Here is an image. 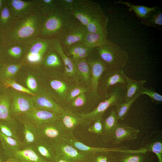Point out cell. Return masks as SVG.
<instances>
[{"instance_id": "1", "label": "cell", "mask_w": 162, "mask_h": 162, "mask_svg": "<svg viewBox=\"0 0 162 162\" xmlns=\"http://www.w3.org/2000/svg\"><path fill=\"white\" fill-rule=\"evenodd\" d=\"M45 17L37 10L15 20L8 28L1 32L2 46L23 45L39 37Z\"/></svg>"}, {"instance_id": "2", "label": "cell", "mask_w": 162, "mask_h": 162, "mask_svg": "<svg viewBox=\"0 0 162 162\" xmlns=\"http://www.w3.org/2000/svg\"><path fill=\"white\" fill-rule=\"evenodd\" d=\"M94 49L105 63L107 70H123L127 64L128 52L109 40Z\"/></svg>"}, {"instance_id": "3", "label": "cell", "mask_w": 162, "mask_h": 162, "mask_svg": "<svg viewBox=\"0 0 162 162\" xmlns=\"http://www.w3.org/2000/svg\"><path fill=\"white\" fill-rule=\"evenodd\" d=\"M70 13L60 9L46 16L43 23L40 37L56 38L75 19Z\"/></svg>"}, {"instance_id": "4", "label": "cell", "mask_w": 162, "mask_h": 162, "mask_svg": "<svg viewBox=\"0 0 162 162\" xmlns=\"http://www.w3.org/2000/svg\"><path fill=\"white\" fill-rule=\"evenodd\" d=\"M53 39L38 37L23 45L24 58L22 62L31 65H41L48 52L52 48Z\"/></svg>"}, {"instance_id": "5", "label": "cell", "mask_w": 162, "mask_h": 162, "mask_svg": "<svg viewBox=\"0 0 162 162\" xmlns=\"http://www.w3.org/2000/svg\"><path fill=\"white\" fill-rule=\"evenodd\" d=\"M110 90L107 98L100 102L92 111L87 113H77L93 122L103 118L104 113L109 107L113 106H116L124 102L126 86L118 84L111 87Z\"/></svg>"}, {"instance_id": "6", "label": "cell", "mask_w": 162, "mask_h": 162, "mask_svg": "<svg viewBox=\"0 0 162 162\" xmlns=\"http://www.w3.org/2000/svg\"><path fill=\"white\" fill-rule=\"evenodd\" d=\"M86 59L91 70L89 94L92 101L97 106L102 101V100L98 91L99 80L103 73L107 70V69L105 63L100 58L94 48L92 50Z\"/></svg>"}, {"instance_id": "7", "label": "cell", "mask_w": 162, "mask_h": 162, "mask_svg": "<svg viewBox=\"0 0 162 162\" xmlns=\"http://www.w3.org/2000/svg\"><path fill=\"white\" fill-rule=\"evenodd\" d=\"M53 78L49 80L50 90L46 92L64 109L68 92L77 83L74 80L65 77L63 72L60 73L57 77Z\"/></svg>"}, {"instance_id": "8", "label": "cell", "mask_w": 162, "mask_h": 162, "mask_svg": "<svg viewBox=\"0 0 162 162\" xmlns=\"http://www.w3.org/2000/svg\"><path fill=\"white\" fill-rule=\"evenodd\" d=\"M97 3L89 0H75L72 15L84 26L104 13Z\"/></svg>"}, {"instance_id": "9", "label": "cell", "mask_w": 162, "mask_h": 162, "mask_svg": "<svg viewBox=\"0 0 162 162\" xmlns=\"http://www.w3.org/2000/svg\"><path fill=\"white\" fill-rule=\"evenodd\" d=\"M87 32L86 27L75 18L56 38L64 49L82 41Z\"/></svg>"}, {"instance_id": "10", "label": "cell", "mask_w": 162, "mask_h": 162, "mask_svg": "<svg viewBox=\"0 0 162 162\" xmlns=\"http://www.w3.org/2000/svg\"><path fill=\"white\" fill-rule=\"evenodd\" d=\"M123 70H107L101 76L98 85V93L102 99H106L109 89L112 86L118 84L126 86L125 79L122 74Z\"/></svg>"}, {"instance_id": "11", "label": "cell", "mask_w": 162, "mask_h": 162, "mask_svg": "<svg viewBox=\"0 0 162 162\" xmlns=\"http://www.w3.org/2000/svg\"><path fill=\"white\" fill-rule=\"evenodd\" d=\"M37 127L40 138L47 140L53 144L64 140L65 137L70 134L67 132L63 128L59 120Z\"/></svg>"}, {"instance_id": "12", "label": "cell", "mask_w": 162, "mask_h": 162, "mask_svg": "<svg viewBox=\"0 0 162 162\" xmlns=\"http://www.w3.org/2000/svg\"><path fill=\"white\" fill-rule=\"evenodd\" d=\"M11 98L10 112L12 116L18 117L35 108L30 97L21 93H10Z\"/></svg>"}, {"instance_id": "13", "label": "cell", "mask_w": 162, "mask_h": 162, "mask_svg": "<svg viewBox=\"0 0 162 162\" xmlns=\"http://www.w3.org/2000/svg\"><path fill=\"white\" fill-rule=\"evenodd\" d=\"M60 114L50 111L35 108L19 116L23 118L37 127L58 120Z\"/></svg>"}, {"instance_id": "14", "label": "cell", "mask_w": 162, "mask_h": 162, "mask_svg": "<svg viewBox=\"0 0 162 162\" xmlns=\"http://www.w3.org/2000/svg\"><path fill=\"white\" fill-rule=\"evenodd\" d=\"M15 20L22 18L37 10V0H6Z\"/></svg>"}, {"instance_id": "15", "label": "cell", "mask_w": 162, "mask_h": 162, "mask_svg": "<svg viewBox=\"0 0 162 162\" xmlns=\"http://www.w3.org/2000/svg\"><path fill=\"white\" fill-rule=\"evenodd\" d=\"M59 121L63 128L68 134L72 133L73 130L78 125L86 126L92 123L77 113L66 110L60 115Z\"/></svg>"}, {"instance_id": "16", "label": "cell", "mask_w": 162, "mask_h": 162, "mask_svg": "<svg viewBox=\"0 0 162 162\" xmlns=\"http://www.w3.org/2000/svg\"><path fill=\"white\" fill-rule=\"evenodd\" d=\"M31 98L36 109L46 110L60 115L65 110L45 91Z\"/></svg>"}, {"instance_id": "17", "label": "cell", "mask_w": 162, "mask_h": 162, "mask_svg": "<svg viewBox=\"0 0 162 162\" xmlns=\"http://www.w3.org/2000/svg\"><path fill=\"white\" fill-rule=\"evenodd\" d=\"M53 145L56 155H62L74 162H80L87 159L89 156L64 140L54 144Z\"/></svg>"}, {"instance_id": "18", "label": "cell", "mask_w": 162, "mask_h": 162, "mask_svg": "<svg viewBox=\"0 0 162 162\" xmlns=\"http://www.w3.org/2000/svg\"><path fill=\"white\" fill-rule=\"evenodd\" d=\"M140 132L139 129L123 123H118L111 141L113 144L116 145L125 140H134L137 138Z\"/></svg>"}, {"instance_id": "19", "label": "cell", "mask_w": 162, "mask_h": 162, "mask_svg": "<svg viewBox=\"0 0 162 162\" xmlns=\"http://www.w3.org/2000/svg\"><path fill=\"white\" fill-rule=\"evenodd\" d=\"M88 96L90 97L88 93L80 94L73 99L64 107V110L75 113H86L88 106L91 109H95L96 106L91 99L88 98Z\"/></svg>"}, {"instance_id": "20", "label": "cell", "mask_w": 162, "mask_h": 162, "mask_svg": "<svg viewBox=\"0 0 162 162\" xmlns=\"http://www.w3.org/2000/svg\"><path fill=\"white\" fill-rule=\"evenodd\" d=\"M73 61L75 67V81L76 83L89 88L91 70L86 59L84 58Z\"/></svg>"}, {"instance_id": "21", "label": "cell", "mask_w": 162, "mask_h": 162, "mask_svg": "<svg viewBox=\"0 0 162 162\" xmlns=\"http://www.w3.org/2000/svg\"><path fill=\"white\" fill-rule=\"evenodd\" d=\"M64 140L77 149L84 152L89 155L94 153L99 152L109 151L112 152H123L124 148H103L94 147L86 146L80 142L74 136L73 133L66 136Z\"/></svg>"}, {"instance_id": "22", "label": "cell", "mask_w": 162, "mask_h": 162, "mask_svg": "<svg viewBox=\"0 0 162 162\" xmlns=\"http://www.w3.org/2000/svg\"><path fill=\"white\" fill-rule=\"evenodd\" d=\"M13 158L19 162H51L41 158L32 146H24L21 149L13 152L6 156Z\"/></svg>"}, {"instance_id": "23", "label": "cell", "mask_w": 162, "mask_h": 162, "mask_svg": "<svg viewBox=\"0 0 162 162\" xmlns=\"http://www.w3.org/2000/svg\"><path fill=\"white\" fill-rule=\"evenodd\" d=\"M53 39L52 48L59 55L64 65V75L76 82V70L74 62L64 52L58 39L56 38Z\"/></svg>"}, {"instance_id": "24", "label": "cell", "mask_w": 162, "mask_h": 162, "mask_svg": "<svg viewBox=\"0 0 162 162\" xmlns=\"http://www.w3.org/2000/svg\"><path fill=\"white\" fill-rule=\"evenodd\" d=\"M32 146L41 158L47 161L55 162L56 154L53 144L40 138Z\"/></svg>"}, {"instance_id": "25", "label": "cell", "mask_w": 162, "mask_h": 162, "mask_svg": "<svg viewBox=\"0 0 162 162\" xmlns=\"http://www.w3.org/2000/svg\"><path fill=\"white\" fill-rule=\"evenodd\" d=\"M92 49L85 45L82 41L62 50L68 57L74 61L86 58L89 55Z\"/></svg>"}, {"instance_id": "26", "label": "cell", "mask_w": 162, "mask_h": 162, "mask_svg": "<svg viewBox=\"0 0 162 162\" xmlns=\"http://www.w3.org/2000/svg\"><path fill=\"white\" fill-rule=\"evenodd\" d=\"M116 110L112 109L109 116L105 120H103V131L102 139L104 142L111 141L115 129L118 124Z\"/></svg>"}, {"instance_id": "27", "label": "cell", "mask_w": 162, "mask_h": 162, "mask_svg": "<svg viewBox=\"0 0 162 162\" xmlns=\"http://www.w3.org/2000/svg\"><path fill=\"white\" fill-rule=\"evenodd\" d=\"M20 121L24 126L23 131L24 146H32L40 138L38 127L28 121L19 117Z\"/></svg>"}, {"instance_id": "28", "label": "cell", "mask_w": 162, "mask_h": 162, "mask_svg": "<svg viewBox=\"0 0 162 162\" xmlns=\"http://www.w3.org/2000/svg\"><path fill=\"white\" fill-rule=\"evenodd\" d=\"M41 65L46 69L56 70L64 73V68L63 62L58 54L52 48L44 56Z\"/></svg>"}, {"instance_id": "29", "label": "cell", "mask_w": 162, "mask_h": 162, "mask_svg": "<svg viewBox=\"0 0 162 162\" xmlns=\"http://www.w3.org/2000/svg\"><path fill=\"white\" fill-rule=\"evenodd\" d=\"M122 74L125 79L126 83L124 97V102H126L139 93L147 81L146 80H137L131 79L125 74L123 70L122 71Z\"/></svg>"}, {"instance_id": "30", "label": "cell", "mask_w": 162, "mask_h": 162, "mask_svg": "<svg viewBox=\"0 0 162 162\" xmlns=\"http://www.w3.org/2000/svg\"><path fill=\"white\" fill-rule=\"evenodd\" d=\"M11 98L9 92L3 89L0 93V120L11 121L14 119L10 112Z\"/></svg>"}, {"instance_id": "31", "label": "cell", "mask_w": 162, "mask_h": 162, "mask_svg": "<svg viewBox=\"0 0 162 162\" xmlns=\"http://www.w3.org/2000/svg\"><path fill=\"white\" fill-rule=\"evenodd\" d=\"M109 20L105 13L96 17L86 26L88 32L107 33V26Z\"/></svg>"}, {"instance_id": "32", "label": "cell", "mask_w": 162, "mask_h": 162, "mask_svg": "<svg viewBox=\"0 0 162 162\" xmlns=\"http://www.w3.org/2000/svg\"><path fill=\"white\" fill-rule=\"evenodd\" d=\"M0 141L4 154L21 149L24 147L22 142L6 136L0 132Z\"/></svg>"}, {"instance_id": "33", "label": "cell", "mask_w": 162, "mask_h": 162, "mask_svg": "<svg viewBox=\"0 0 162 162\" xmlns=\"http://www.w3.org/2000/svg\"><path fill=\"white\" fill-rule=\"evenodd\" d=\"M107 34L87 32L82 41L88 47L93 49L102 45L108 40Z\"/></svg>"}, {"instance_id": "34", "label": "cell", "mask_w": 162, "mask_h": 162, "mask_svg": "<svg viewBox=\"0 0 162 162\" xmlns=\"http://www.w3.org/2000/svg\"><path fill=\"white\" fill-rule=\"evenodd\" d=\"M141 22L143 25L160 30L162 25L161 9L158 7L157 9L151 12L146 17L141 20Z\"/></svg>"}, {"instance_id": "35", "label": "cell", "mask_w": 162, "mask_h": 162, "mask_svg": "<svg viewBox=\"0 0 162 162\" xmlns=\"http://www.w3.org/2000/svg\"><path fill=\"white\" fill-rule=\"evenodd\" d=\"M37 10L46 16L60 9L58 0H37Z\"/></svg>"}, {"instance_id": "36", "label": "cell", "mask_w": 162, "mask_h": 162, "mask_svg": "<svg viewBox=\"0 0 162 162\" xmlns=\"http://www.w3.org/2000/svg\"><path fill=\"white\" fill-rule=\"evenodd\" d=\"M116 4H122L129 8L130 11H133L136 16L141 19L146 17L151 12L157 9L158 7H148L144 5H135L128 2L119 1L115 2Z\"/></svg>"}, {"instance_id": "37", "label": "cell", "mask_w": 162, "mask_h": 162, "mask_svg": "<svg viewBox=\"0 0 162 162\" xmlns=\"http://www.w3.org/2000/svg\"><path fill=\"white\" fill-rule=\"evenodd\" d=\"M25 65L22 62L16 63L3 62L0 70L1 80L4 79H12L20 69Z\"/></svg>"}, {"instance_id": "38", "label": "cell", "mask_w": 162, "mask_h": 162, "mask_svg": "<svg viewBox=\"0 0 162 162\" xmlns=\"http://www.w3.org/2000/svg\"><path fill=\"white\" fill-rule=\"evenodd\" d=\"M0 132L4 135L20 141L17 131V126L14 119L11 121L0 120Z\"/></svg>"}, {"instance_id": "39", "label": "cell", "mask_w": 162, "mask_h": 162, "mask_svg": "<svg viewBox=\"0 0 162 162\" xmlns=\"http://www.w3.org/2000/svg\"><path fill=\"white\" fill-rule=\"evenodd\" d=\"M15 20L6 0L0 13V32L8 28Z\"/></svg>"}, {"instance_id": "40", "label": "cell", "mask_w": 162, "mask_h": 162, "mask_svg": "<svg viewBox=\"0 0 162 162\" xmlns=\"http://www.w3.org/2000/svg\"><path fill=\"white\" fill-rule=\"evenodd\" d=\"M137 94L130 100L123 102L116 106V112L118 120H123L132 104L140 96Z\"/></svg>"}, {"instance_id": "41", "label": "cell", "mask_w": 162, "mask_h": 162, "mask_svg": "<svg viewBox=\"0 0 162 162\" xmlns=\"http://www.w3.org/2000/svg\"><path fill=\"white\" fill-rule=\"evenodd\" d=\"M112 152H97L89 155L88 157L92 162H117L116 157Z\"/></svg>"}, {"instance_id": "42", "label": "cell", "mask_w": 162, "mask_h": 162, "mask_svg": "<svg viewBox=\"0 0 162 162\" xmlns=\"http://www.w3.org/2000/svg\"><path fill=\"white\" fill-rule=\"evenodd\" d=\"M116 156L117 162H145L143 153H138L120 152Z\"/></svg>"}, {"instance_id": "43", "label": "cell", "mask_w": 162, "mask_h": 162, "mask_svg": "<svg viewBox=\"0 0 162 162\" xmlns=\"http://www.w3.org/2000/svg\"><path fill=\"white\" fill-rule=\"evenodd\" d=\"M2 51L8 56L12 58L18 59L24 55L23 45H14L2 46Z\"/></svg>"}, {"instance_id": "44", "label": "cell", "mask_w": 162, "mask_h": 162, "mask_svg": "<svg viewBox=\"0 0 162 162\" xmlns=\"http://www.w3.org/2000/svg\"><path fill=\"white\" fill-rule=\"evenodd\" d=\"M2 89H7L11 87L20 92L26 93L32 96H35L36 94L31 92L28 88H26L17 83L13 79H4L2 80Z\"/></svg>"}, {"instance_id": "45", "label": "cell", "mask_w": 162, "mask_h": 162, "mask_svg": "<svg viewBox=\"0 0 162 162\" xmlns=\"http://www.w3.org/2000/svg\"><path fill=\"white\" fill-rule=\"evenodd\" d=\"M89 90L88 87L78 84H76L70 90L68 94L65 107L74 98L82 93H89Z\"/></svg>"}, {"instance_id": "46", "label": "cell", "mask_w": 162, "mask_h": 162, "mask_svg": "<svg viewBox=\"0 0 162 162\" xmlns=\"http://www.w3.org/2000/svg\"><path fill=\"white\" fill-rule=\"evenodd\" d=\"M141 94H145L148 95L151 98L152 101L157 104H161L162 103V96L156 92L152 88H148L142 87L139 92Z\"/></svg>"}, {"instance_id": "47", "label": "cell", "mask_w": 162, "mask_h": 162, "mask_svg": "<svg viewBox=\"0 0 162 162\" xmlns=\"http://www.w3.org/2000/svg\"><path fill=\"white\" fill-rule=\"evenodd\" d=\"M144 148L147 151H152L156 155L159 162H162V143L157 141L147 145Z\"/></svg>"}, {"instance_id": "48", "label": "cell", "mask_w": 162, "mask_h": 162, "mask_svg": "<svg viewBox=\"0 0 162 162\" xmlns=\"http://www.w3.org/2000/svg\"><path fill=\"white\" fill-rule=\"evenodd\" d=\"M93 124L88 128L89 131L101 136L103 131V118H100L94 121Z\"/></svg>"}, {"instance_id": "49", "label": "cell", "mask_w": 162, "mask_h": 162, "mask_svg": "<svg viewBox=\"0 0 162 162\" xmlns=\"http://www.w3.org/2000/svg\"><path fill=\"white\" fill-rule=\"evenodd\" d=\"M75 0H58L60 10L71 13L73 10Z\"/></svg>"}, {"instance_id": "50", "label": "cell", "mask_w": 162, "mask_h": 162, "mask_svg": "<svg viewBox=\"0 0 162 162\" xmlns=\"http://www.w3.org/2000/svg\"><path fill=\"white\" fill-rule=\"evenodd\" d=\"M26 82L28 89L35 93L38 90L37 83L35 78L33 76L29 75L27 77Z\"/></svg>"}, {"instance_id": "51", "label": "cell", "mask_w": 162, "mask_h": 162, "mask_svg": "<svg viewBox=\"0 0 162 162\" xmlns=\"http://www.w3.org/2000/svg\"><path fill=\"white\" fill-rule=\"evenodd\" d=\"M55 162H74L66 157L60 155H57Z\"/></svg>"}, {"instance_id": "52", "label": "cell", "mask_w": 162, "mask_h": 162, "mask_svg": "<svg viewBox=\"0 0 162 162\" xmlns=\"http://www.w3.org/2000/svg\"><path fill=\"white\" fill-rule=\"evenodd\" d=\"M2 48L0 49V91H2V80L0 75V70L2 64L3 62L2 58ZM1 92H0V93Z\"/></svg>"}, {"instance_id": "53", "label": "cell", "mask_w": 162, "mask_h": 162, "mask_svg": "<svg viewBox=\"0 0 162 162\" xmlns=\"http://www.w3.org/2000/svg\"><path fill=\"white\" fill-rule=\"evenodd\" d=\"M2 162H19L17 160L13 158H9L5 161Z\"/></svg>"}, {"instance_id": "54", "label": "cell", "mask_w": 162, "mask_h": 162, "mask_svg": "<svg viewBox=\"0 0 162 162\" xmlns=\"http://www.w3.org/2000/svg\"><path fill=\"white\" fill-rule=\"evenodd\" d=\"M6 0H0V13L4 4Z\"/></svg>"}, {"instance_id": "55", "label": "cell", "mask_w": 162, "mask_h": 162, "mask_svg": "<svg viewBox=\"0 0 162 162\" xmlns=\"http://www.w3.org/2000/svg\"><path fill=\"white\" fill-rule=\"evenodd\" d=\"M80 162H92V161L89 159V157H88V158L87 159L81 161Z\"/></svg>"}, {"instance_id": "56", "label": "cell", "mask_w": 162, "mask_h": 162, "mask_svg": "<svg viewBox=\"0 0 162 162\" xmlns=\"http://www.w3.org/2000/svg\"><path fill=\"white\" fill-rule=\"evenodd\" d=\"M2 46V41L1 37V34L0 32V49L1 48Z\"/></svg>"}, {"instance_id": "57", "label": "cell", "mask_w": 162, "mask_h": 162, "mask_svg": "<svg viewBox=\"0 0 162 162\" xmlns=\"http://www.w3.org/2000/svg\"><path fill=\"white\" fill-rule=\"evenodd\" d=\"M2 160L0 159V162H2Z\"/></svg>"}]
</instances>
